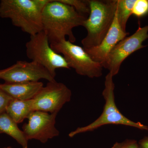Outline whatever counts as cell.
Listing matches in <instances>:
<instances>
[{
    "instance_id": "21",
    "label": "cell",
    "mask_w": 148,
    "mask_h": 148,
    "mask_svg": "<svg viewBox=\"0 0 148 148\" xmlns=\"http://www.w3.org/2000/svg\"><path fill=\"white\" fill-rule=\"evenodd\" d=\"M2 73V70H0V77H1Z\"/></svg>"
},
{
    "instance_id": "6",
    "label": "cell",
    "mask_w": 148,
    "mask_h": 148,
    "mask_svg": "<svg viewBox=\"0 0 148 148\" xmlns=\"http://www.w3.org/2000/svg\"><path fill=\"white\" fill-rule=\"evenodd\" d=\"M26 48L28 58L44 67L54 78L57 69H70L64 56L52 49L43 31L30 36Z\"/></svg>"
},
{
    "instance_id": "3",
    "label": "cell",
    "mask_w": 148,
    "mask_h": 148,
    "mask_svg": "<svg viewBox=\"0 0 148 148\" xmlns=\"http://www.w3.org/2000/svg\"><path fill=\"white\" fill-rule=\"evenodd\" d=\"M42 13L35 0L0 1V17L9 18L14 26L30 36L42 31Z\"/></svg>"
},
{
    "instance_id": "22",
    "label": "cell",
    "mask_w": 148,
    "mask_h": 148,
    "mask_svg": "<svg viewBox=\"0 0 148 148\" xmlns=\"http://www.w3.org/2000/svg\"><path fill=\"white\" fill-rule=\"evenodd\" d=\"M3 148H12V147H4Z\"/></svg>"
},
{
    "instance_id": "8",
    "label": "cell",
    "mask_w": 148,
    "mask_h": 148,
    "mask_svg": "<svg viewBox=\"0 0 148 148\" xmlns=\"http://www.w3.org/2000/svg\"><path fill=\"white\" fill-rule=\"evenodd\" d=\"M72 95L71 90L64 84L49 82L32 99L34 111L58 113L71 101Z\"/></svg>"
},
{
    "instance_id": "17",
    "label": "cell",
    "mask_w": 148,
    "mask_h": 148,
    "mask_svg": "<svg viewBox=\"0 0 148 148\" xmlns=\"http://www.w3.org/2000/svg\"><path fill=\"white\" fill-rule=\"evenodd\" d=\"M148 13V0H136L133 5L132 14L141 17Z\"/></svg>"
},
{
    "instance_id": "5",
    "label": "cell",
    "mask_w": 148,
    "mask_h": 148,
    "mask_svg": "<svg viewBox=\"0 0 148 148\" xmlns=\"http://www.w3.org/2000/svg\"><path fill=\"white\" fill-rule=\"evenodd\" d=\"M52 49L64 56L69 68L77 74L90 78L100 77L103 75V67L90 57L84 48L64 40L50 44Z\"/></svg>"
},
{
    "instance_id": "4",
    "label": "cell",
    "mask_w": 148,
    "mask_h": 148,
    "mask_svg": "<svg viewBox=\"0 0 148 148\" xmlns=\"http://www.w3.org/2000/svg\"><path fill=\"white\" fill-rule=\"evenodd\" d=\"M113 76L109 73L105 78V88L102 95L105 101L103 112L99 117L92 123L84 127H79L69 133L70 138L78 134L93 131L104 125L108 124L121 125L130 126L141 130H148V126L140 122H135L124 116L118 108L115 101V85Z\"/></svg>"
},
{
    "instance_id": "9",
    "label": "cell",
    "mask_w": 148,
    "mask_h": 148,
    "mask_svg": "<svg viewBox=\"0 0 148 148\" xmlns=\"http://www.w3.org/2000/svg\"><path fill=\"white\" fill-rule=\"evenodd\" d=\"M57 114L33 111L27 119L28 123L22 126V131L27 140L34 139L45 143L58 136L60 132L55 126Z\"/></svg>"
},
{
    "instance_id": "10",
    "label": "cell",
    "mask_w": 148,
    "mask_h": 148,
    "mask_svg": "<svg viewBox=\"0 0 148 148\" xmlns=\"http://www.w3.org/2000/svg\"><path fill=\"white\" fill-rule=\"evenodd\" d=\"M2 71L0 79L7 83L36 82L42 79L49 82L55 80L44 67L34 61H18L12 66Z\"/></svg>"
},
{
    "instance_id": "1",
    "label": "cell",
    "mask_w": 148,
    "mask_h": 148,
    "mask_svg": "<svg viewBox=\"0 0 148 148\" xmlns=\"http://www.w3.org/2000/svg\"><path fill=\"white\" fill-rule=\"evenodd\" d=\"M87 18L70 6L59 1L50 0L42 13V31L47 35L50 44L60 42L69 38L74 43L76 38L73 29L82 26Z\"/></svg>"
},
{
    "instance_id": "15",
    "label": "cell",
    "mask_w": 148,
    "mask_h": 148,
    "mask_svg": "<svg viewBox=\"0 0 148 148\" xmlns=\"http://www.w3.org/2000/svg\"><path fill=\"white\" fill-rule=\"evenodd\" d=\"M136 0H117L116 15L122 29L126 32V26L130 16L132 14L133 5Z\"/></svg>"
},
{
    "instance_id": "12",
    "label": "cell",
    "mask_w": 148,
    "mask_h": 148,
    "mask_svg": "<svg viewBox=\"0 0 148 148\" xmlns=\"http://www.w3.org/2000/svg\"><path fill=\"white\" fill-rule=\"evenodd\" d=\"M40 82L0 84V89L14 99L21 101L32 100L43 87Z\"/></svg>"
},
{
    "instance_id": "11",
    "label": "cell",
    "mask_w": 148,
    "mask_h": 148,
    "mask_svg": "<svg viewBox=\"0 0 148 148\" xmlns=\"http://www.w3.org/2000/svg\"><path fill=\"white\" fill-rule=\"evenodd\" d=\"M128 34L122 29L116 13L113 23L101 43L95 47L85 50L93 61L102 65L112 49Z\"/></svg>"
},
{
    "instance_id": "2",
    "label": "cell",
    "mask_w": 148,
    "mask_h": 148,
    "mask_svg": "<svg viewBox=\"0 0 148 148\" xmlns=\"http://www.w3.org/2000/svg\"><path fill=\"white\" fill-rule=\"evenodd\" d=\"M89 16L82 25L87 32L81 41L84 49L101 43L113 23L117 7V0H89Z\"/></svg>"
},
{
    "instance_id": "16",
    "label": "cell",
    "mask_w": 148,
    "mask_h": 148,
    "mask_svg": "<svg viewBox=\"0 0 148 148\" xmlns=\"http://www.w3.org/2000/svg\"><path fill=\"white\" fill-rule=\"evenodd\" d=\"M59 1L72 7L78 13L85 16L90 13L89 0H59Z\"/></svg>"
},
{
    "instance_id": "13",
    "label": "cell",
    "mask_w": 148,
    "mask_h": 148,
    "mask_svg": "<svg viewBox=\"0 0 148 148\" xmlns=\"http://www.w3.org/2000/svg\"><path fill=\"white\" fill-rule=\"evenodd\" d=\"M15 122L6 112L0 114V134L4 133L16 140L22 148H28V140Z\"/></svg>"
},
{
    "instance_id": "19",
    "label": "cell",
    "mask_w": 148,
    "mask_h": 148,
    "mask_svg": "<svg viewBox=\"0 0 148 148\" xmlns=\"http://www.w3.org/2000/svg\"><path fill=\"white\" fill-rule=\"evenodd\" d=\"M112 148H138V144L136 140H127L115 143Z\"/></svg>"
},
{
    "instance_id": "14",
    "label": "cell",
    "mask_w": 148,
    "mask_h": 148,
    "mask_svg": "<svg viewBox=\"0 0 148 148\" xmlns=\"http://www.w3.org/2000/svg\"><path fill=\"white\" fill-rule=\"evenodd\" d=\"M34 111L33 101H21L13 99L10 101L5 112L17 124L28 119Z\"/></svg>"
},
{
    "instance_id": "7",
    "label": "cell",
    "mask_w": 148,
    "mask_h": 148,
    "mask_svg": "<svg viewBox=\"0 0 148 148\" xmlns=\"http://www.w3.org/2000/svg\"><path fill=\"white\" fill-rule=\"evenodd\" d=\"M148 38V25L139 26L134 34L119 42L109 53L102 64L103 68L109 70L113 76L118 73L123 61L136 51L145 47L143 42Z\"/></svg>"
},
{
    "instance_id": "18",
    "label": "cell",
    "mask_w": 148,
    "mask_h": 148,
    "mask_svg": "<svg viewBox=\"0 0 148 148\" xmlns=\"http://www.w3.org/2000/svg\"><path fill=\"white\" fill-rule=\"evenodd\" d=\"M13 99L10 95L0 89V114L5 112L9 104Z\"/></svg>"
},
{
    "instance_id": "20",
    "label": "cell",
    "mask_w": 148,
    "mask_h": 148,
    "mask_svg": "<svg viewBox=\"0 0 148 148\" xmlns=\"http://www.w3.org/2000/svg\"><path fill=\"white\" fill-rule=\"evenodd\" d=\"M138 148H148V137H145L139 141Z\"/></svg>"
}]
</instances>
